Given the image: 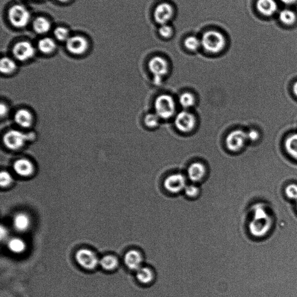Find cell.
Listing matches in <instances>:
<instances>
[{"label":"cell","instance_id":"cell-1","mask_svg":"<svg viewBox=\"0 0 297 297\" xmlns=\"http://www.w3.org/2000/svg\"><path fill=\"white\" fill-rule=\"evenodd\" d=\"M202 47L211 54H218L223 51L226 45V38L217 30H211L204 33L201 38Z\"/></svg>","mask_w":297,"mask_h":297},{"label":"cell","instance_id":"cell-2","mask_svg":"<svg viewBox=\"0 0 297 297\" xmlns=\"http://www.w3.org/2000/svg\"><path fill=\"white\" fill-rule=\"evenodd\" d=\"M155 113L160 119L171 118L176 113V103L171 95L162 94L157 96L155 104Z\"/></svg>","mask_w":297,"mask_h":297},{"label":"cell","instance_id":"cell-3","mask_svg":"<svg viewBox=\"0 0 297 297\" xmlns=\"http://www.w3.org/2000/svg\"><path fill=\"white\" fill-rule=\"evenodd\" d=\"M149 69L154 76V83L160 85L164 76L167 75L169 65L166 60L160 56H156L150 59L148 64Z\"/></svg>","mask_w":297,"mask_h":297},{"label":"cell","instance_id":"cell-4","mask_svg":"<svg viewBox=\"0 0 297 297\" xmlns=\"http://www.w3.org/2000/svg\"><path fill=\"white\" fill-rule=\"evenodd\" d=\"M9 18L14 26L23 28L29 24L30 14L25 7L17 5L11 7L9 11Z\"/></svg>","mask_w":297,"mask_h":297},{"label":"cell","instance_id":"cell-5","mask_svg":"<svg viewBox=\"0 0 297 297\" xmlns=\"http://www.w3.org/2000/svg\"><path fill=\"white\" fill-rule=\"evenodd\" d=\"M248 141L247 132L242 130H235L227 135L225 145L229 151L238 152L245 148Z\"/></svg>","mask_w":297,"mask_h":297},{"label":"cell","instance_id":"cell-6","mask_svg":"<svg viewBox=\"0 0 297 297\" xmlns=\"http://www.w3.org/2000/svg\"><path fill=\"white\" fill-rule=\"evenodd\" d=\"M30 137L28 134L20 131L11 130L5 134L3 137V142L8 149L16 150L22 148Z\"/></svg>","mask_w":297,"mask_h":297},{"label":"cell","instance_id":"cell-7","mask_svg":"<svg viewBox=\"0 0 297 297\" xmlns=\"http://www.w3.org/2000/svg\"><path fill=\"white\" fill-rule=\"evenodd\" d=\"M187 185L186 177L181 173H172L168 175L163 183L165 191L173 195L184 192Z\"/></svg>","mask_w":297,"mask_h":297},{"label":"cell","instance_id":"cell-8","mask_svg":"<svg viewBox=\"0 0 297 297\" xmlns=\"http://www.w3.org/2000/svg\"><path fill=\"white\" fill-rule=\"evenodd\" d=\"M174 123L176 129L180 132L189 133L195 129L196 118L190 111L183 110L176 114Z\"/></svg>","mask_w":297,"mask_h":297},{"label":"cell","instance_id":"cell-9","mask_svg":"<svg viewBox=\"0 0 297 297\" xmlns=\"http://www.w3.org/2000/svg\"><path fill=\"white\" fill-rule=\"evenodd\" d=\"M174 8L167 2L158 5L153 12V17L157 24L160 26L168 24L174 17Z\"/></svg>","mask_w":297,"mask_h":297},{"label":"cell","instance_id":"cell-10","mask_svg":"<svg viewBox=\"0 0 297 297\" xmlns=\"http://www.w3.org/2000/svg\"><path fill=\"white\" fill-rule=\"evenodd\" d=\"M13 52L15 58L23 62L32 58L36 51L30 42L23 41L18 42L14 45Z\"/></svg>","mask_w":297,"mask_h":297},{"label":"cell","instance_id":"cell-11","mask_svg":"<svg viewBox=\"0 0 297 297\" xmlns=\"http://www.w3.org/2000/svg\"><path fill=\"white\" fill-rule=\"evenodd\" d=\"M76 259L80 266L86 269H94L98 263L96 254L87 249L79 250L76 254Z\"/></svg>","mask_w":297,"mask_h":297},{"label":"cell","instance_id":"cell-12","mask_svg":"<svg viewBox=\"0 0 297 297\" xmlns=\"http://www.w3.org/2000/svg\"><path fill=\"white\" fill-rule=\"evenodd\" d=\"M126 267L131 271H137L142 267L144 262V256L138 250L133 249L129 251L125 254L124 258Z\"/></svg>","mask_w":297,"mask_h":297},{"label":"cell","instance_id":"cell-13","mask_svg":"<svg viewBox=\"0 0 297 297\" xmlns=\"http://www.w3.org/2000/svg\"><path fill=\"white\" fill-rule=\"evenodd\" d=\"M67 48L72 53L81 55L86 51L88 42L86 38L82 36L70 37L67 41Z\"/></svg>","mask_w":297,"mask_h":297},{"label":"cell","instance_id":"cell-14","mask_svg":"<svg viewBox=\"0 0 297 297\" xmlns=\"http://www.w3.org/2000/svg\"><path fill=\"white\" fill-rule=\"evenodd\" d=\"M206 172L205 165L200 162H196L189 166L187 175L189 180L195 184L201 182L205 178Z\"/></svg>","mask_w":297,"mask_h":297},{"label":"cell","instance_id":"cell-15","mask_svg":"<svg viewBox=\"0 0 297 297\" xmlns=\"http://www.w3.org/2000/svg\"><path fill=\"white\" fill-rule=\"evenodd\" d=\"M256 9L262 16L271 17L278 10V5L276 0H257Z\"/></svg>","mask_w":297,"mask_h":297},{"label":"cell","instance_id":"cell-16","mask_svg":"<svg viewBox=\"0 0 297 297\" xmlns=\"http://www.w3.org/2000/svg\"><path fill=\"white\" fill-rule=\"evenodd\" d=\"M136 279L141 284L147 286L155 282L156 273L151 267L142 266L136 271Z\"/></svg>","mask_w":297,"mask_h":297},{"label":"cell","instance_id":"cell-17","mask_svg":"<svg viewBox=\"0 0 297 297\" xmlns=\"http://www.w3.org/2000/svg\"><path fill=\"white\" fill-rule=\"evenodd\" d=\"M14 169L18 175L27 177L32 174L34 165L32 162L25 158H21L15 161Z\"/></svg>","mask_w":297,"mask_h":297},{"label":"cell","instance_id":"cell-18","mask_svg":"<svg viewBox=\"0 0 297 297\" xmlns=\"http://www.w3.org/2000/svg\"><path fill=\"white\" fill-rule=\"evenodd\" d=\"M14 120L17 124L23 128H29L33 123L32 112L26 109H20L15 114Z\"/></svg>","mask_w":297,"mask_h":297},{"label":"cell","instance_id":"cell-19","mask_svg":"<svg viewBox=\"0 0 297 297\" xmlns=\"http://www.w3.org/2000/svg\"><path fill=\"white\" fill-rule=\"evenodd\" d=\"M284 148L291 159L297 160V133L291 134L285 138Z\"/></svg>","mask_w":297,"mask_h":297},{"label":"cell","instance_id":"cell-20","mask_svg":"<svg viewBox=\"0 0 297 297\" xmlns=\"http://www.w3.org/2000/svg\"><path fill=\"white\" fill-rule=\"evenodd\" d=\"M279 18L283 25L291 26L295 25L297 22V14L292 10L284 9L280 11Z\"/></svg>","mask_w":297,"mask_h":297},{"label":"cell","instance_id":"cell-21","mask_svg":"<svg viewBox=\"0 0 297 297\" xmlns=\"http://www.w3.org/2000/svg\"><path fill=\"white\" fill-rule=\"evenodd\" d=\"M30 220L28 215L25 213H18L15 216L14 225L15 229L20 232L25 231L29 228Z\"/></svg>","mask_w":297,"mask_h":297},{"label":"cell","instance_id":"cell-22","mask_svg":"<svg viewBox=\"0 0 297 297\" xmlns=\"http://www.w3.org/2000/svg\"><path fill=\"white\" fill-rule=\"evenodd\" d=\"M33 29L38 34H45L49 32L51 29V24L44 17H38L33 22Z\"/></svg>","mask_w":297,"mask_h":297},{"label":"cell","instance_id":"cell-23","mask_svg":"<svg viewBox=\"0 0 297 297\" xmlns=\"http://www.w3.org/2000/svg\"><path fill=\"white\" fill-rule=\"evenodd\" d=\"M38 49L44 53H50L52 52L56 48V44L52 38L45 37L42 38L38 44Z\"/></svg>","mask_w":297,"mask_h":297},{"label":"cell","instance_id":"cell-24","mask_svg":"<svg viewBox=\"0 0 297 297\" xmlns=\"http://www.w3.org/2000/svg\"><path fill=\"white\" fill-rule=\"evenodd\" d=\"M184 45L188 51L196 52L202 47L201 39L195 36H191L185 38Z\"/></svg>","mask_w":297,"mask_h":297},{"label":"cell","instance_id":"cell-25","mask_svg":"<svg viewBox=\"0 0 297 297\" xmlns=\"http://www.w3.org/2000/svg\"><path fill=\"white\" fill-rule=\"evenodd\" d=\"M179 103L184 109H190V108L194 107L195 105V96L191 92H184L180 96Z\"/></svg>","mask_w":297,"mask_h":297},{"label":"cell","instance_id":"cell-26","mask_svg":"<svg viewBox=\"0 0 297 297\" xmlns=\"http://www.w3.org/2000/svg\"><path fill=\"white\" fill-rule=\"evenodd\" d=\"M17 69V64L15 61L9 57H3L0 62V70L4 74H11Z\"/></svg>","mask_w":297,"mask_h":297},{"label":"cell","instance_id":"cell-27","mask_svg":"<svg viewBox=\"0 0 297 297\" xmlns=\"http://www.w3.org/2000/svg\"><path fill=\"white\" fill-rule=\"evenodd\" d=\"M101 267L107 271H112L117 267L118 261L116 257L113 256H107L102 258L99 261Z\"/></svg>","mask_w":297,"mask_h":297},{"label":"cell","instance_id":"cell-28","mask_svg":"<svg viewBox=\"0 0 297 297\" xmlns=\"http://www.w3.org/2000/svg\"><path fill=\"white\" fill-rule=\"evenodd\" d=\"M9 248L11 252L14 253H21L24 252L26 249V244L21 239L14 238L9 242Z\"/></svg>","mask_w":297,"mask_h":297},{"label":"cell","instance_id":"cell-29","mask_svg":"<svg viewBox=\"0 0 297 297\" xmlns=\"http://www.w3.org/2000/svg\"><path fill=\"white\" fill-rule=\"evenodd\" d=\"M185 195L188 198L195 199L200 195V188L195 184H188L184 191Z\"/></svg>","mask_w":297,"mask_h":297},{"label":"cell","instance_id":"cell-30","mask_svg":"<svg viewBox=\"0 0 297 297\" xmlns=\"http://www.w3.org/2000/svg\"><path fill=\"white\" fill-rule=\"evenodd\" d=\"M160 120L156 113L148 114L144 118L145 125L149 129H155L159 126Z\"/></svg>","mask_w":297,"mask_h":297},{"label":"cell","instance_id":"cell-31","mask_svg":"<svg viewBox=\"0 0 297 297\" xmlns=\"http://www.w3.org/2000/svg\"><path fill=\"white\" fill-rule=\"evenodd\" d=\"M159 35L165 39H169L174 34V30L169 24L161 25L159 29Z\"/></svg>","mask_w":297,"mask_h":297},{"label":"cell","instance_id":"cell-32","mask_svg":"<svg viewBox=\"0 0 297 297\" xmlns=\"http://www.w3.org/2000/svg\"><path fill=\"white\" fill-rule=\"evenodd\" d=\"M54 36L56 38V39L61 41H67L69 38H70V33L69 30L64 27H58L54 30Z\"/></svg>","mask_w":297,"mask_h":297},{"label":"cell","instance_id":"cell-33","mask_svg":"<svg viewBox=\"0 0 297 297\" xmlns=\"http://www.w3.org/2000/svg\"><path fill=\"white\" fill-rule=\"evenodd\" d=\"M13 182V177L9 172L4 171L0 174V184L2 187L9 186Z\"/></svg>","mask_w":297,"mask_h":297},{"label":"cell","instance_id":"cell-34","mask_svg":"<svg viewBox=\"0 0 297 297\" xmlns=\"http://www.w3.org/2000/svg\"><path fill=\"white\" fill-rule=\"evenodd\" d=\"M285 194L289 199L297 200V185L291 184L285 189Z\"/></svg>","mask_w":297,"mask_h":297},{"label":"cell","instance_id":"cell-35","mask_svg":"<svg viewBox=\"0 0 297 297\" xmlns=\"http://www.w3.org/2000/svg\"><path fill=\"white\" fill-rule=\"evenodd\" d=\"M248 141L251 142H256L261 138V133L259 131L256 129H251L247 132Z\"/></svg>","mask_w":297,"mask_h":297},{"label":"cell","instance_id":"cell-36","mask_svg":"<svg viewBox=\"0 0 297 297\" xmlns=\"http://www.w3.org/2000/svg\"><path fill=\"white\" fill-rule=\"evenodd\" d=\"M285 5L292 6L297 3V0H280Z\"/></svg>","mask_w":297,"mask_h":297},{"label":"cell","instance_id":"cell-37","mask_svg":"<svg viewBox=\"0 0 297 297\" xmlns=\"http://www.w3.org/2000/svg\"><path fill=\"white\" fill-rule=\"evenodd\" d=\"M8 112V107L3 103L1 104V115L2 117L5 116L7 114Z\"/></svg>","mask_w":297,"mask_h":297},{"label":"cell","instance_id":"cell-38","mask_svg":"<svg viewBox=\"0 0 297 297\" xmlns=\"http://www.w3.org/2000/svg\"><path fill=\"white\" fill-rule=\"evenodd\" d=\"M292 92L293 94H294L295 97L297 98V81H296L294 84H293Z\"/></svg>","mask_w":297,"mask_h":297},{"label":"cell","instance_id":"cell-39","mask_svg":"<svg viewBox=\"0 0 297 297\" xmlns=\"http://www.w3.org/2000/svg\"><path fill=\"white\" fill-rule=\"evenodd\" d=\"M7 234V233L6 232V229H4L3 227H2V229H1V237H2V239H3L4 238V236H5V237H6Z\"/></svg>","mask_w":297,"mask_h":297},{"label":"cell","instance_id":"cell-40","mask_svg":"<svg viewBox=\"0 0 297 297\" xmlns=\"http://www.w3.org/2000/svg\"><path fill=\"white\" fill-rule=\"evenodd\" d=\"M58 1L61 2H68L69 0H58Z\"/></svg>","mask_w":297,"mask_h":297}]
</instances>
